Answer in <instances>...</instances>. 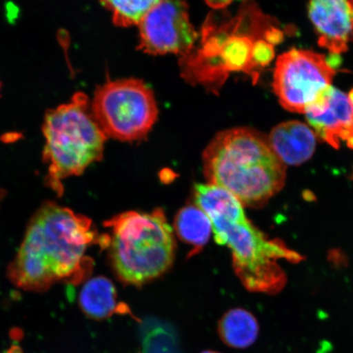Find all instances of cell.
<instances>
[{"instance_id":"cell-1","label":"cell","mask_w":353,"mask_h":353,"mask_svg":"<svg viewBox=\"0 0 353 353\" xmlns=\"http://www.w3.org/2000/svg\"><path fill=\"white\" fill-rule=\"evenodd\" d=\"M90 219L55 204H48L34 216L11 268L21 288L41 290L55 282L81 280L92 268L85 257L95 242Z\"/></svg>"},{"instance_id":"cell-2","label":"cell","mask_w":353,"mask_h":353,"mask_svg":"<svg viewBox=\"0 0 353 353\" xmlns=\"http://www.w3.org/2000/svg\"><path fill=\"white\" fill-rule=\"evenodd\" d=\"M193 193L196 205L211 221L215 241L231 250L233 268L243 285L252 292L279 293L287 277L276 260L299 263L303 256L281 241L268 240L246 218L241 201L226 190L196 184Z\"/></svg>"},{"instance_id":"cell-3","label":"cell","mask_w":353,"mask_h":353,"mask_svg":"<svg viewBox=\"0 0 353 353\" xmlns=\"http://www.w3.org/2000/svg\"><path fill=\"white\" fill-rule=\"evenodd\" d=\"M203 170L208 183L254 208L266 204L285 182L284 163L268 141L248 128L219 132L203 152Z\"/></svg>"},{"instance_id":"cell-4","label":"cell","mask_w":353,"mask_h":353,"mask_svg":"<svg viewBox=\"0 0 353 353\" xmlns=\"http://www.w3.org/2000/svg\"><path fill=\"white\" fill-rule=\"evenodd\" d=\"M265 16L254 6H243L237 16L223 21L209 16L202 28L200 46L182 57L183 76L192 85L216 91L233 72H245L257 79L252 63L254 43L268 26Z\"/></svg>"},{"instance_id":"cell-5","label":"cell","mask_w":353,"mask_h":353,"mask_svg":"<svg viewBox=\"0 0 353 353\" xmlns=\"http://www.w3.org/2000/svg\"><path fill=\"white\" fill-rule=\"evenodd\" d=\"M110 261L123 283L143 285L171 268L175 256L173 229L165 212L128 211L108 221Z\"/></svg>"},{"instance_id":"cell-6","label":"cell","mask_w":353,"mask_h":353,"mask_svg":"<svg viewBox=\"0 0 353 353\" xmlns=\"http://www.w3.org/2000/svg\"><path fill=\"white\" fill-rule=\"evenodd\" d=\"M43 159L52 186L81 174L103 156L107 137L96 122L85 94L78 92L70 103L48 112L44 118Z\"/></svg>"},{"instance_id":"cell-7","label":"cell","mask_w":353,"mask_h":353,"mask_svg":"<svg viewBox=\"0 0 353 353\" xmlns=\"http://www.w3.org/2000/svg\"><path fill=\"white\" fill-rule=\"evenodd\" d=\"M91 109L107 138L132 142L145 138L157 121L152 90L142 79L109 81L97 88Z\"/></svg>"},{"instance_id":"cell-8","label":"cell","mask_w":353,"mask_h":353,"mask_svg":"<svg viewBox=\"0 0 353 353\" xmlns=\"http://www.w3.org/2000/svg\"><path fill=\"white\" fill-rule=\"evenodd\" d=\"M334 74L325 56L294 48L278 57L273 87L282 107L304 114L331 85Z\"/></svg>"},{"instance_id":"cell-9","label":"cell","mask_w":353,"mask_h":353,"mask_svg":"<svg viewBox=\"0 0 353 353\" xmlns=\"http://www.w3.org/2000/svg\"><path fill=\"white\" fill-rule=\"evenodd\" d=\"M189 6L182 1L158 0L139 24V50L151 55L191 52L199 34L190 20Z\"/></svg>"},{"instance_id":"cell-10","label":"cell","mask_w":353,"mask_h":353,"mask_svg":"<svg viewBox=\"0 0 353 353\" xmlns=\"http://www.w3.org/2000/svg\"><path fill=\"white\" fill-rule=\"evenodd\" d=\"M304 114L320 139L336 149L345 141L353 149V107L342 91L329 86Z\"/></svg>"},{"instance_id":"cell-11","label":"cell","mask_w":353,"mask_h":353,"mask_svg":"<svg viewBox=\"0 0 353 353\" xmlns=\"http://www.w3.org/2000/svg\"><path fill=\"white\" fill-rule=\"evenodd\" d=\"M308 16L319 35V46L341 54L353 42V1L319 0L308 3Z\"/></svg>"},{"instance_id":"cell-12","label":"cell","mask_w":353,"mask_h":353,"mask_svg":"<svg viewBox=\"0 0 353 353\" xmlns=\"http://www.w3.org/2000/svg\"><path fill=\"white\" fill-rule=\"evenodd\" d=\"M268 144L280 161L290 165H299L312 157L316 148V135L305 123L287 121L273 129Z\"/></svg>"},{"instance_id":"cell-13","label":"cell","mask_w":353,"mask_h":353,"mask_svg":"<svg viewBox=\"0 0 353 353\" xmlns=\"http://www.w3.org/2000/svg\"><path fill=\"white\" fill-rule=\"evenodd\" d=\"M79 305L92 319L103 320L114 314L132 315L129 307L119 303L116 287L104 276H97L86 282L79 294Z\"/></svg>"},{"instance_id":"cell-14","label":"cell","mask_w":353,"mask_h":353,"mask_svg":"<svg viewBox=\"0 0 353 353\" xmlns=\"http://www.w3.org/2000/svg\"><path fill=\"white\" fill-rule=\"evenodd\" d=\"M219 336L228 347L243 350L257 341L259 325L252 313L242 308L232 309L220 320Z\"/></svg>"},{"instance_id":"cell-15","label":"cell","mask_w":353,"mask_h":353,"mask_svg":"<svg viewBox=\"0 0 353 353\" xmlns=\"http://www.w3.org/2000/svg\"><path fill=\"white\" fill-rule=\"evenodd\" d=\"M174 228L179 239L192 247L189 256L200 252L213 232L210 218L196 205H188L179 211Z\"/></svg>"},{"instance_id":"cell-16","label":"cell","mask_w":353,"mask_h":353,"mask_svg":"<svg viewBox=\"0 0 353 353\" xmlns=\"http://www.w3.org/2000/svg\"><path fill=\"white\" fill-rule=\"evenodd\" d=\"M156 0L148 1H103V6L112 12L114 25L121 28L139 26L144 17L157 3Z\"/></svg>"},{"instance_id":"cell-17","label":"cell","mask_w":353,"mask_h":353,"mask_svg":"<svg viewBox=\"0 0 353 353\" xmlns=\"http://www.w3.org/2000/svg\"><path fill=\"white\" fill-rule=\"evenodd\" d=\"M275 57L274 48L270 43L260 39L254 43L252 63L255 68H266Z\"/></svg>"},{"instance_id":"cell-18","label":"cell","mask_w":353,"mask_h":353,"mask_svg":"<svg viewBox=\"0 0 353 353\" xmlns=\"http://www.w3.org/2000/svg\"><path fill=\"white\" fill-rule=\"evenodd\" d=\"M263 39L265 41L270 43L271 46H275L284 41L285 35L280 29L272 26L264 32Z\"/></svg>"},{"instance_id":"cell-19","label":"cell","mask_w":353,"mask_h":353,"mask_svg":"<svg viewBox=\"0 0 353 353\" xmlns=\"http://www.w3.org/2000/svg\"><path fill=\"white\" fill-rule=\"evenodd\" d=\"M325 63L330 68L334 70L341 68L343 64V59L341 54L330 52L329 55L325 57Z\"/></svg>"},{"instance_id":"cell-20","label":"cell","mask_w":353,"mask_h":353,"mask_svg":"<svg viewBox=\"0 0 353 353\" xmlns=\"http://www.w3.org/2000/svg\"><path fill=\"white\" fill-rule=\"evenodd\" d=\"M232 1H208L206 2L208 6L214 8L216 10H222L224 8H226L228 6H230Z\"/></svg>"},{"instance_id":"cell-21","label":"cell","mask_w":353,"mask_h":353,"mask_svg":"<svg viewBox=\"0 0 353 353\" xmlns=\"http://www.w3.org/2000/svg\"><path fill=\"white\" fill-rule=\"evenodd\" d=\"M347 99L348 100H350V103L353 107V90H352L351 92H350V94H348Z\"/></svg>"},{"instance_id":"cell-22","label":"cell","mask_w":353,"mask_h":353,"mask_svg":"<svg viewBox=\"0 0 353 353\" xmlns=\"http://www.w3.org/2000/svg\"><path fill=\"white\" fill-rule=\"evenodd\" d=\"M6 353H21L19 348L13 347L11 350L8 351Z\"/></svg>"},{"instance_id":"cell-23","label":"cell","mask_w":353,"mask_h":353,"mask_svg":"<svg viewBox=\"0 0 353 353\" xmlns=\"http://www.w3.org/2000/svg\"><path fill=\"white\" fill-rule=\"evenodd\" d=\"M201 353H220V352H214V351H205V352H203Z\"/></svg>"}]
</instances>
